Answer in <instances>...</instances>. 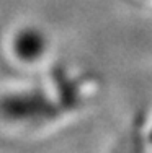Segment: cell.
I'll return each instance as SVG.
<instances>
[{"label": "cell", "mask_w": 152, "mask_h": 153, "mask_svg": "<svg viewBox=\"0 0 152 153\" xmlns=\"http://www.w3.org/2000/svg\"><path fill=\"white\" fill-rule=\"evenodd\" d=\"M43 41L41 34L34 31H25L18 36L16 39V54L21 57V59H36L39 54L43 52Z\"/></svg>", "instance_id": "obj_1"}]
</instances>
